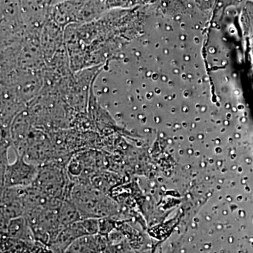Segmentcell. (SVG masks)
Returning a JSON list of instances; mask_svg holds the SVG:
<instances>
[{
  "label": "cell",
  "instance_id": "6da1fadb",
  "mask_svg": "<svg viewBox=\"0 0 253 253\" xmlns=\"http://www.w3.org/2000/svg\"><path fill=\"white\" fill-rule=\"evenodd\" d=\"M83 219L112 217L116 214L117 206L111 196L95 189L91 184H75L71 195Z\"/></svg>",
  "mask_w": 253,
  "mask_h": 253
},
{
  "label": "cell",
  "instance_id": "7a4b0ae2",
  "mask_svg": "<svg viewBox=\"0 0 253 253\" xmlns=\"http://www.w3.org/2000/svg\"><path fill=\"white\" fill-rule=\"evenodd\" d=\"M16 161L8 164L1 175V189L4 188L31 186L36 180L40 166L28 163L22 155L16 152Z\"/></svg>",
  "mask_w": 253,
  "mask_h": 253
},
{
  "label": "cell",
  "instance_id": "3957f363",
  "mask_svg": "<svg viewBox=\"0 0 253 253\" xmlns=\"http://www.w3.org/2000/svg\"><path fill=\"white\" fill-rule=\"evenodd\" d=\"M84 236H89L81 220L63 228L50 244L54 253H65L74 241Z\"/></svg>",
  "mask_w": 253,
  "mask_h": 253
},
{
  "label": "cell",
  "instance_id": "277c9868",
  "mask_svg": "<svg viewBox=\"0 0 253 253\" xmlns=\"http://www.w3.org/2000/svg\"><path fill=\"white\" fill-rule=\"evenodd\" d=\"M3 232V235L16 240L34 242L35 236L31 226L24 216L10 219Z\"/></svg>",
  "mask_w": 253,
  "mask_h": 253
},
{
  "label": "cell",
  "instance_id": "5b68a950",
  "mask_svg": "<svg viewBox=\"0 0 253 253\" xmlns=\"http://www.w3.org/2000/svg\"><path fill=\"white\" fill-rule=\"evenodd\" d=\"M103 237L101 234L83 236L74 241L65 253H99L104 247Z\"/></svg>",
  "mask_w": 253,
  "mask_h": 253
},
{
  "label": "cell",
  "instance_id": "8992f818",
  "mask_svg": "<svg viewBox=\"0 0 253 253\" xmlns=\"http://www.w3.org/2000/svg\"><path fill=\"white\" fill-rule=\"evenodd\" d=\"M83 219L81 214L71 200H64L59 210V220L62 228Z\"/></svg>",
  "mask_w": 253,
  "mask_h": 253
},
{
  "label": "cell",
  "instance_id": "52a82bcc",
  "mask_svg": "<svg viewBox=\"0 0 253 253\" xmlns=\"http://www.w3.org/2000/svg\"><path fill=\"white\" fill-rule=\"evenodd\" d=\"M252 9L253 10V6H252Z\"/></svg>",
  "mask_w": 253,
  "mask_h": 253
}]
</instances>
